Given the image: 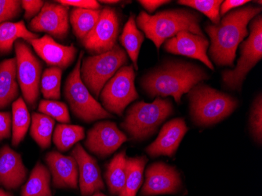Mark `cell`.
Masks as SVG:
<instances>
[{"label":"cell","instance_id":"6da1fadb","mask_svg":"<svg viewBox=\"0 0 262 196\" xmlns=\"http://www.w3.org/2000/svg\"><path fill=\"white\" fill-rule=\"evenodd\" d=\"M260 12L261 7H239L224 16L217 26H206L211 42L209 54L217 66L233 67L237 48L249 35V22Z\"/></svg>","mask_w":262,"mask_h":196},{"label":"cell","instance_id":"7a4b0ae2","mask_svg":"<svg viewBox=\"0 0 262 196\" xmlns=\"http://www.w3.org/2000/svg\"><path fill=\"white\" fill-rule=\"evenodd\" d=\"M204 69L186 62H168L145 75L141 83L150 97L171 96L180 104L183 94L209 79Z\"/></svg>","mask_w":262,"mask_h":196},{"label":"cell","instance_id":"3957f363","mask_svg":"<svg viewBox=\"0 0 262 196\" xmlns=\"http://www.w3.org/2000/svg\"><path fill=\"white\" fill-rule=\"evenodd\" d=\"M200 20L201 17L195 12L178 9L163 10L155 15L141 11L137 17L136 24L159 51L166 39L183 31L204 36L200 29Z\"/></svg>","mask_w":262,"mask_h":196},{"label":"cell","instance_id":"277c9868","mask_svg":"<svg viewBox=\"0 0 262 196\" xmlns=\"http://www.w3.org/2000/svg\"><path fill=\"white\" fill-rule=\"evenodd\" d=\"M188 97L192 120L198 126L215 124L230 116L238 106V101L232 96L201 82L188 92Z\"/></svg>","mask_w":262,"mask_h":196},{"label":"cell","instance_id":"5b68a950","mask_svg":"<svg viewBox=\"0 0 262 196\" xmlns=\"http://www.w3.org/2000/svg\"><path fill=\"white\" fill-rule=\"evenodd\" d=\"M172 113L170 100L158 97L152 103L140 101L128 109L121 126L134 141H142L153 135Z\"/></svg>","mask_w":262,"mask_h":196},{"label":"cell","instance_id":"8992f818","mask_svg":"<svg viewBox=\"0 0 262 196\" xmlns=\"http://www.w3.org/2000/svg\"><path fill=\"white\" fill-rule=\"evenodd\" d=\"M127 62L126 51L116 44L108 52L82 59L81 79L96 99L100 97L104 85Z\"/></svg>","mask_w":262,"mask_h":196},{"label":"cell","instance_id":"52a82bcc","mask_svg":"<svg viewBox=\"0 0 262 196\" xmlns=\"http://www.w3.org/2000/svg\"><path fill=\"white\" fill-rule=\"evenodd\" d=\"M84 53L80 52L77 62L68 76L64 84V95L75 116L86 122L113 118L97 101L81 79L80 69Z\"/></svg>","mask_w":262,"mask_h":196},{"label":"cell","instance_id":"ba28073f","mask_svg":"<svg viewBox=\"0 0 262 196\" xmlns=\"http://www.w3.org/2000/svg\"><path fill=\"white\" fill-rule=\"evenodd\" d=\"M241 56L236 67L222 73L224 83L228 88L241 91L248 72L262 58V17L257 15L250 25V34L241 47Z\"/></svg>","mask_w":262,"mask_h":196},{"label":"cell","instance_id":"9c48e42d","mask_svg":"<svg viewBox=\"0 0 262 196\" xmlns=\"http://www.w3.org/2000/svg\"><path fill=\"white\" fill-rule=\"evenodd\" d=\"M135 71L134 66H123L104 85L101 91V102L106 111L123 116L126 107L138 99V94L135 85Z\"/></svg>","mask_w":262,"mask_h":196},{"label":"cell","instance_id":"30bf717a","mask_svg":"<svg viewBox=\"0 0 262 196\" xmlns=\"http://www.w3.org/2000/svg\"><path fill=\"white\" fill-rule=\"evenodd\" d=\"M17 61V79L26 104L34 108L39 98L42 64L32 49L21 40L14 43Z\"/></svg>","mask_w":262,"mask_h":196},{"label":"cell","instance_id":"8fae6325","mask_svg":"<svg viewBox=\"0 0 262 196\" xmlns=\"http://www.w3.org/2000/svg\"><path fill=\"white\" fill-rule=\"evenodd\" d=\"M120 26L117 11L111 7H104L96 26L81 43L91 55L108 52L116 45Z\"/></svg>","mask_w":262,"mask_h":196},{"label":"cell","instance_id":"7c38bea8","mask_svg":"<svg viewBox=\"0 0 262 196\" xmlns=\"http://www.w3.org/2000/svg\"><path fill=\"white\" fill-rule=\"evenodd\" d=\"M127 141L126 134L111 121L98 122L88 131L85 145L98 157H107Z\"/></svg>","mask_w":262,"mask_h":196},{"label":"cell","instance_id":"4fadbf2b","mask_svg":"<svg viewBox=\"0 0 262 196\" xmlns=\"http://www.w3.org/2000/svg\"><path fill=\"white\" fill-rule=\"evenodd\" d=\"M69 7L54 3H45L38 15L29 23L31 30L45 32L56 39H64L69 31Z\"/></svg>","mask_w":262,"mask_h":196},{"label":"cell","instance_id":"5bb4252c","mask_svg":"<svg viewBox=\"0 0 262 196\" xmlns=\"http://www.w3.org/2000/svg\"><path fill=\"white\" fill-rule=\"evenodd\" d=\"M182 187V180L176 168L158 162L150 165L145 171V185L141 194H175Z\"/></svg>","mask_w":262,"mask_h":196},{"label":"cell","instance_id":"9a60e30c","mask_svg":"<svg viewBox=\"0 0 262 196\" xmlns=\"http://www.w3.org/2000/svg\"><path fill=\"white\" fill-rule=\"evenodd\" d=\"M208 47L209 41L205 36H200L186 31L179 32L173 37L165 41L164 43L165 51L167 52L197 59L213 71L214 67L207 56Z\"/></svg>","mask_w":262,"mask_h":196},{"label":"cell","instance_id":"2e32d148","mask_svg":"<svg viewBox=\"0 0 262 196\" xmlns=\"http://www.w3.org/2000/svg\"><path fill=\"white\" fill-rule=\"evenodd\" d=\"M28 42L48 66L59 68L62 70L72 66L77 54V48L73 44L62 45L56 42L48 35Z\"/></svg>","mask_w":262,"mask_h":196},{"label":"cell","instance_id":"e0dca14e","mask_svg":"<svg viewBox=\"0 0 262 196\" xmlns=\"http://www.w3.org/2000/svg\"><path fill=\"white\" fill-rule=\"evenodd\" d=\"M71 156L77 162L79 168V186L82 196H90L104 189L101 169L98 162L88 154L82 145L77 144Z\"/></svg>","mask_w":262,"mask_h":196},{"label":"cell","instance_id":"ac0fdd59","mask_svg":"<svg viewBox=\"0 0 262 196\" xmlns=\"http://www.w3.org/2000/svg\"><path fill=\"white\" fill-rule=\"evenodd\" d=\"M188 129L185 119L182 118L166 122L156 141L148 146L146 153L151 157L160 156L171 157L176 153Z\"/></svg>","mask_w":262,"mask_h":196},{"label":"cell","instance_id":"d6986e66","mask_svg":"<svg viewBox=\"0 0 262 196\" xmlns=\"http://www.w3.org/2000/svg\"><path fill=\"white\" fill-rule=\"evenodd\" d=\"M45 160L52 175L54 187L77 189L79 168L73 156L53 151L47 154Z\"/></svg>","mask_w":262,"mask_h":196},{"label":"cell","instance_id":"ffe728a7","mask_svg":"<svg viewBox=\"0 0 262 196\" xmlns=\"http://www.w3.org/2000/svg\"><path fill=\"white\" fill-rule=\"evenodd\" d=\"M27 173L20 155L10 146L4 145L0 149V185L7 189H16L25 182Z\"/></svg>","mask_w":262,"mask_h":196},{"label":"cell","instance_id":"44dd1931","mask_svg":"<svg viewBox=\"0 0 262 196\" xmlns=\"http://www.w3.org/2000/svg\"><path fill=\"white\" fill-rule=\"evenodd\" d=\"M18 94L17 61L16 58L7 59L0 63V109L8 107Z\"/></svg>","mask_w":262,"mask_h":196},{"label":"cell","instance_id":"7402d4cb","mask_svg":"<svg viewBox=\"0 0 262 196\" xmlns=\"http://www.w3.org/2000/svg\"><path fill=\"white\" fill-rule=\"evenodd\" d=\"M37 38L39 35L29 31L23 20L0 24V54H9L19 39L29 41Z\"/></svg>","mask_w":262,"mask_h":196},{"label":"cell","instance_id":"603a6c76","mask_svg":"<svg viewBox=\"0 0 262 196\" xmlns=\"http://www.w3.org/2000/svg\"><path fill=\"white\" fill-rule=\"evenodd\" d=\"M145 40V35L137 26L135 14H131L123 28L120 41L127 55L133 63L135 70H138V57L141 45Z\"/></svg>","mask_w":262,"mask_h":196},{"label":"cell","instance_id":"cb8c5ba5","mask_svg":"<svg viewBox=\"0 0 262 196\" xmlns=\"http://www.w3.org/2000/svg\"><path fill=\"white\" fill-rule=\"evenodd\" d=\"M126 150H123L115 156L106 169V182L113 195H119L124 188L126 178Z\"/></svg>","mask_w":262,"mask_h":196},{"label":"cell","instance_id":"d4e9b609","mask_svg":"<svg viewBox=\"0 0 262 196\" xmlns=\"http://www.w3.org/2000/svg\"><path fill=\"white\" fill-rule=\"evenodd\" d=\"M50 183L49 170L40 162H38L22 188L21 196H52Z\"/></svg>","mask_w":262,"mask_h":196},{"label":"cell","instance_id":"484cf974","mask_svg":"<svg viewBox=\"0 0 262 196\" xmlns=\"http://www.w3.org/2000/svg\"><path fill=\"white\" fill-rule=\"evenodd\" d=\"M101 10H85L73 9L69 16L73 33L82 42L92 31L101 15Z\"/></svg>","mask_w":262,"mask_h":196},{"label":"cell","instance_id":"4316f807","mask_svg":"<svg viewBox=\"0 0 262 196\" xmlns=\"http://www.w3.org/2000/svg\"><path fill=\"white\" fill-rule=\"evenodd\" d=\"M147 162L146 156L127 158L126 183L123 191L118 196H136L142 184L144 169Z\"/></svg>","mask_w":262,"mask_h":196},{"label":"cell","instance_id":"83f0119b","mask_svg":"<svg viewBox=\"0 0 262 196\" xmlns=\"http://www.w3.org/2000/svg\"><path fill=\"white\" fill-rule=\"evenodd\" d=\"M13 114V136L12 144L17 147L27 134L30 126L31 116L26 101L18 97L12 104Z\"/></svg>","mask_w":262,"mask_h":196},{"label":"cell","instance_id":"f1b7e54d","mask_svg":"<svg viewBox=\"0 0 262 196\" xmlns=\"http://www.w3.org/2000/svg\"><path fill=\"white\" fill-rule=\"evenodd\" d=\"M55 121L42 113H34L32 116L31 137L42 149L49 148L51 144Z\"/></svg>","mask_w":262,"mask_h":196},{"label":"cell","instance_id":"f546056e","mask_svg":"<svg viewBox=\"0 0 262 196\" xmlns=\"http://www.w3.org/2000/svg\"><path fill=\"white\" fill-rule=\"evenodd\" d=\"M85 138L84 128L76 125L59 124L54 129L53 141L57 149L67 151Z\"/></svg>","mask_w":262,"mask_h":196},{"label":"cell","instance_id":"4dcf8cb0","mask_svg":"<svg viewBox=\"0 0 262 196\" xmlns=\"http://www.w3.org/2000/svg\"><path fill=\"white\" fill-rule=\"evenodd\" d=\"M62 69L50 67L44 71L41 76L40 91L46 100L57 101L61 97Z\"/></svg>","mask_w":262,"mask_h":196},{"label":"cell","instance_id":"1f68e13d","mask_svg":"<svg viewBox=\"0 0 262 196\" xmlns=\"http://www.w3.org/2000/svg\"><path fill=\"white\" fill-rule=\"evenodd\" d=\"M222 0H181L178 4L192 7L209 17L214 26L221 20L220 7Z\"/></svg>","mask_w":262,"mask_h":196},{"label":"cell","instance_id":"d6a6232c","mask_svg":"<svg viewBox=\"0 0 262 196\" xmlns=\"http://www.w3.org/2000/svg\"><path fill=\"white\" fill-rule=\"evenodd\" d=\"M38 109L42 114L50 116L54 120L62 122L64 124L70 122L69 108L64 103L53 100H42L39 102Z\"/></svg>","mask_w":262,"mask_h":196},{"label":"cell","instance_id":"836d02e7","mask_svg":"<svg viewBox=\"0 0 262 196\" xmlns=\"http://www.w3.org/2000/svg\"><path fill=\"white\" fill-rule=\"evenodd\" d=\"M250 125L253 137L257 142H261L262 139V97L259 94L253 104L250 117Z\"/></svg>","mask_w":262,"mask_h":196},{"label":"cell","instance_id":"e575fe53","mask_svg":"<svg viewBox=\"0 0 262 196\" xmlns=\"http://www.w3.org/2000/svg\"><path fill=\"white\" fill-rule=\"evenodd\" d=\"M21 11L20 1L0 0V24L16 18Z\"/></svg>","mask_w":262,"mask_h":196},{"label":"cell","instance_id":"d590c367","mask_svg":"<svg viewBox=\"0 0 262 196\" xmlns=\"http://www.w3.org/2000/svg\"><path fill=\"white\" fill-rule=\"evenodd\" d=\"M57 4L66 7H74L75 8L85 9V10H100L101 5L98 1L94 0H58Z\"/></svg>","mask_w":262,"mask_h":196},{"label":"cell","instance_id":"8d00e7d4","mask_svg":"<svg viewBox=\"0 0 262 196\" xmlns=\"http://www.w3.org/2000/svg\"><path fill=\"white\" fill-rule=\"evenodd\" d=\"M21 4L22 9L25 10V17L28 20L30 19H33L35 16L38 15L39 12H40L41 9L44 6L43 1H35V0H24V1H20Z\"/></svg>","mask_w":262,"mask_h":196},{"label":"cell","instance_id":"74e56055","mask_svg":"<svg viewBox=\"0 0 262 196\" xmlns=\"http://www.w3.org/2000/svg\"><path fill=\"white\" fill-rule=\"evenodd\" d=\"M11 114L8 112H0V142L10 136L11 129Z\"/></svg>","mask_w":262,"mask_h":196},{"label":"cell","instance_id":"f35d334b","mask_svg":"<svg viewBox=\"0 0 262 196\" xmlns=\"http://www.w3.org/2000/svg\"><path fill=\"white\" fill-rule=\"evenodd\" d=\"M250 1L247 0H226L222 2L220 7V15H225L235 8H239Z\"/></svg>","mask_w":262,"mask_h":196},{"label":"cell","instance_id":"ab89813d","mask_svg":"<svg viewBox=\"0 0 262 196\" xmlns=\"http://www.w3.org/2000/svg\"><path fill=\"white\" fill-rule=\"evenodd\" d=\"M138 3H139L149 14H151V13H153V12L157 10V8H159V7L164 5V4H169L170 2H169V1H163V0H157V1H154V0H151V1H148V0H140V1H138Z\"/></svg>","mask_w":262,"mask_h":196},{"label":"cell","instance_id":"60d3db41","mask_svg":"<svg viewBox=\"0 0 262 196\" xmlns=\"http://www.w3.org/2000/svg\"><path fill=\"white\" fill-rule=\"evenodd\" d=\"M100 3H102V4H119L120 1H118V0H113V1H111V0H102V1H100Z\"/></svg>","mask_w":262,"mask_h":196},{"label":"cell","instance_id":"b9f144b4","mask_svg":"<svg viewBox=\"0 0 262 196\" xmlns=\"http://www.w3.org/2000/svg\"><path fill=\"white\" fill-rule=\"evenodd\" d=\"M0 196H14L11 193L4 191V189H0Z\"/></svg>","mask_w":262,"mask_h":196},{"label":"cell","instance_id":"7bdbcfd3","mask_svg":"<svg viewBox=\"0 0 262 196\" xmlns=\"http://www.w3.org/2000/svg\"><path fill=\"white\" fill-rule=\"evenodd\" d=\"M92 196H107V195H105V194H102V193L99 192V191H98V192L94 193V194H93Z\"/></svg>","mask_w":262,"mask_h":196}]
</instances>
